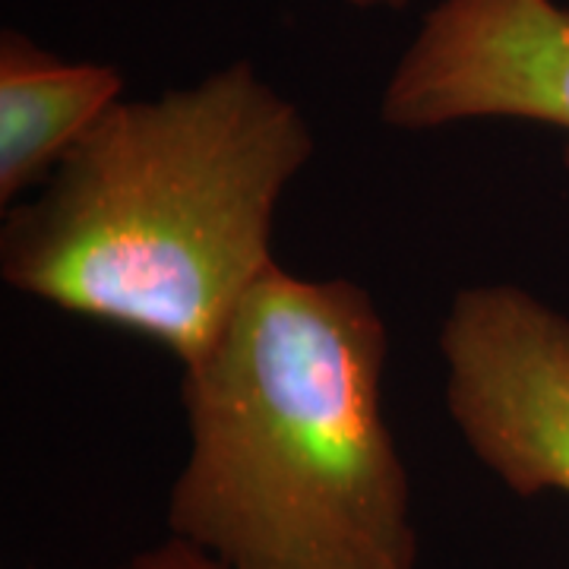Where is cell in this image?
I'll use <instances>...</instances> for the list:
<instances>
[{
  "label": "cell",
  "instance_id": "obj_1",
  "mask_svg": "<svg viewBox=\"0 0 569 569\" xmlns=\"http://www.w3.org/2000/svg\"><path fill=\"white\" fill-rule=\"evenodd\" d=\"M387 355L367 288L272 266L183 367L168 535L224 569H418Z\"/></svg>",
  "mask_w": 569,
  "mask_h": 569
},
{
  "label": "cell",
  "instance_id": "obj_2",
  "mask_svg": "<svg viewBox=\"0 0 569 569\" xmlns=\"http://www.w3.org/2000/svg\"><path fill=\"white\" fill-rule=\"evenodd\" d=\"M313 152L301 108L250 61L111 104L39 197L7 209L0 276L193 365L276 266V209Z\"/></svg>",
  "mask_w": 569,
  "mask_h": 569
},
{
  "label": "cell",
  "instance_id": "obj_3",
  "mask_svg": "<svg viewBox=\"0 0 569 569\" xmlns=\"http://www.w3.org/2000/svg\"><path fill=\"white\" fill-rule=\"evenodd\" d=\"M443 402L516 497L569 500V317L519 284H471L440 326Z\"/></svg>",
  "mask_w": 569,
  "mask_h": 569
},
{
  "label": "cell",
  "instance_id": "obj_4",
  "mask_svg": "<svg viewBox=\"0 0 569 569\" xmlns=\"http://www.w3.org/2000/svg\"><path fill=\"white\" fill-rule=\"evenodd\" d=\"M380 118L396 130L535 121L567 133L569 7L557 0H440L389 73Z\"/></svg>",
  "mask_w": 569,
  "mask_h": 569
},
{
  "label": "cell",
  "instance_id": "obj_5",
  "mask_svg": "<svg viewBox=\"0 0 569 569\" xmlns=\"http://www.w3.org/2000/svg\"><path fill=\"white\" fill-rule=\"evenodd\" d=\"M111 63L61 61L22 32L0 39V203L10 206L51 171L121 102Z\"/></svg>",
  "mask_w": 569,
  "mask_h": 569
},
{
  "label": "cell",
  "instance_id": "obj_6",
  "mask_svg": "<svg viewBox=\"0 0 569 569\" xmlns=\"http://www.w3.org/2000/svg\"><path fill=\"white\" fill-rule=\"evenodd\" d=\"M111 569H224L219 560H212L209 553L197 550L187 541H178V538H164L152 548L137 550L133 557H127L123 563Z\"/></svg>",
  "mask_w": 569,
  "mask_h": 569
},
{
  "label": "cell",
  "instance_id": "obj_7",
  "mask_svg": "<svg viewBox=\"0 0 569 569\" xmlns=\"http://www.w3.org/2000/svg\"><path fill=\"white\" fill-rule=\"evenodd\" d=\"M355 10H406L411 0H346Z\"/></svg>",
  "mask_w": 569,
  "mask_h": 569
}]
</instances>
